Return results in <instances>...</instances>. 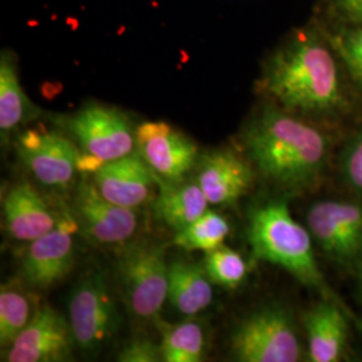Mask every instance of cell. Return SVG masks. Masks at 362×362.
Returning <instances> with one entry per match:
<instances>
[{"label": "cell", "instance_id": "cell-7", "mask_svg": "<svg viewBox=\"0 0 362 362\" xmlns=\"http://www.w3.org/2000/svg\"><path fill=\"white\" fill-rule=\"evenodd\" d=\"M66 129L82 148V153L104 163L132 155L137 148L136 130L116 107L89 104L67 117Z\"/></svg>", "mask_w": 362, "mask_h": 362}, {"label": "cell", "instance_id": "cell-23", "mask_svg": "<svg viewBox=\"0 0 362 362\" xmlns=\"http://www.w3.org/2000/svg\"><path fill=\"white\" fill-rule=\"evenodd\" d=\"M230 233L227 220L215 211H206L199 219L175 235V245L185 251L209 252L223 246Z\"/></svg>", "mask_w": 362, "mask_h": 362}, {"label": "cell", "instance_id": "cell-13", "mask_svg": "<svg viewBox=\"0 0 362 362\" xmlns=\"http://www.w3.org/2000/svg\"><path fill=\"white\" fill-rule=\"evenodd\" d=\"M137 151L157 179L179 181L194 168L197 146L163 121H145L136 128Z\"/></svg>", "mask_w": 362, "mask_h": 362}, {"label": "cell", "instance_id": "cell-10", "mask_svg": "<svg viewBox=\"0 0 362 362\" xmlns=\"http://www.w3.org/2000/svg\"><path fill=\"white\" fill-rule=\"evenodd\" d=\"M16 151L31 173L45 185L62 188L78 172L79 149L58 132L27 129L16 140Z\"/></svg>", "mask_w": 362, "mask_h": 362}, {"label": "cell", "instance_id": "cell-22", "mask_svg": "<svg viewBox=\"0 0 362 362\" xmlns=\"http://www.w3.org/2000/svg\"><path fill=\"white\" fill-rule=\"evenodd\" d=\"M160 349L163 361H202L206 350L203 327L194 321L164 327Z\"/></svg>", "mask_w": 362, "mask_h": 362}, {"label": "cell", "instance_id": "cell-17", "mask_svg": "<svg viewBox=\"0 0 362 362\" xmlns=\"http://www.w3.org/2000/svg\"><path fill=\"white\" fill-rule=\"evenodd\" d=\"M348 308L336 300L325 299L303 317L308 332L309 356L313 362H337L348 345Z\"/></svg>", "mask_w": 362, "mask_h": 362}, {"label": "cell", "instance_id": "cell-4", "mask_svg": "<svg viewBox=\"0 0 362 362\" xmlns=\"http://www.w3.org/2000/svg\"><path fill=\"white\" fill-rule=\"evenodd\" d=\"M231 349L238 361L296 362L302 348L288 313L267 306L252 313L235 329Z\"/></svg>", "mask_w": 362, "mask_h": 362}, {"label": "cell", "instance_id": "cell-15", "mask_svg": "<svg viewBox=\"0 0 362 362\" xmlns=\"http://www.w3.org/2000/svg\"><path fill=\"white\" fill-rule=\"evenodd\" d=\"M94 185L109 202L122 207L136 208L144 204L157 184L153 170L140 153L106 163L93 175Z\"/></svg>", "mask_w": 362, "mask_h": 362}, {"label": "cell", "instance_id": "cell-16", "mask_svg": "<svg viewBox=\"0 0 362 362\" xmlns=\"http://www.w3.org/2000/svg\"><path fill=\"white\" fill-rule=\"evenodd\" d=\"M3 212L7 231L21 242H33L50 233L61 218L27 181L15 184L7 192Z\"/></svg>", "mask_w": 362, "mask_h": 362}, {"label": "cell", "instance_id": "cell-12", "mask_svg": "<svg viewBox=\"0 0 362 362\" xmlns=\"http://www.w3.org/2000/svg\"><path fill=\"white\" fill-rule=\"evenodd\" d=\"M74 216L86 238L101 246L122 245L139 228V215L134 208L109 202L94 182H82L78 187Z\"/></svg>", "mask_w": 362, "mask_h": 362}, {"label": "cell", "instance_id": "cell-5", "mask_svg": "<svg viewBox=\"0 0 362 362\" xmlns=\"http://www.w3.org/2000/svg\"><path fill=\"white\" fill-rule=\"evenodd\" d=\"M117 272L130 311L140 318L157 315L168 299L169 264L164 247L132 245L118 259Z\"/></svg>", "mask_w": 362, "mask_h": 362}, {"label": "cell", "instance_id": "cell-6", "mask_svg": "<svg viewBox=\"0 0 362 362\" xmlns=\"http://www.w3.org/2000/svg\"><path fill=\"white\" fill-rule=\"evenodd\" d=\"M313 240L327 258L348 269L362 262V204L348 200H320L306 215Z\"/></svg>", "mask_w": 362, "mask_h": 362}, {"label": "cell", "instance_id": "cell-27", "mask_svg": "<svg viewBox=\"0 0 362 362\" xmlns=\"http://www.w3.org/2000/svg\"><path fill=\"white\" fill-rule=\"evenodd\" d=\"M161 349L149 339H136L128 344L118 354L121 362L161 361Z\"/></svg>", "mask_w": 362, "mask_h": 362}, {"label": "cell", "instance_id": "cell-8", "mask_svg": "<svg viewBox=\"0 0 362 362\" xmlns=\"http://www.w3.org/2000/svg\"><path fill=\"white\" fill-rule=\"evenodd\" d=\"M69 313L78 348L98 349L113 337L118 327V313L103 272H89L78 282L70 298Z\"/></svg>", "mask_w": 362, "mask_h": 362}, {"label": "cell", "instance_id": "cell-29", "mask_svg": "<svg viewBox=\"0 0 362 362\" xmlns=\"http://www.w3.org/2000/svg\"><path fill=\"white\" fill-rule=\"evenodd\" d=\"M357 272H358V293H360V298H361L362 302V262L361 264L358 266Z\"/></svg>", "mask_w": 362, "mask_h": 362}, {"label": "cell", "instance_id": "cell-19", "mask_svg": "<svg viewBox=\"0 0 362 362\" xmlns=\"http://www.w3.org/2000/svg\"><path fill=\"white\" fill-rule=\"evenodd\" d=\"M207 272L187 262L169 264L168 300L176 310L192 317L207 309L214 299V290Z\"/></svg>", "mask_w": 362, "mask_h": 362}, {"label": "cell", "instance_id": "cell-30", "mask_svg": "<svg viewBox=\"0 0 362 362\" xmlns=\"http://www.w3.org/2000/svg\"><path fill=\"white\" fill-rule=\"evenodd\" d=\"M350 18H353V19H356V21H362V7L361 8H358L356 13H353Z\"/></svg>", "mask_w": 362, "mask_h": 362}, {"label": "cell", "instance_id": "cell-28", "mask_svg": "<svg viewBox=\"0 0 362 362\" xmlns=\"http://www.w3.org/2000/svg\"><path fill=\"white\" fill-rule=\"evenodd\" d=\"M337 4L341 11L351 16L358 8H361L362 0H337Z\"/></svg>", "mask_w": 362, "mask_h": 362}, {"label": "cell", "instance_id": "cell-25", "mask_svg": "<svg viewBox=\"0 0 362 362\" xmlns=\"http://www.w3.org/2000/svg\"><path fill=\"white\" fill-rule=\"evenodd\" d=\"M333 46L348 67L350 76L362 88V28L337 35Z\"/></svg>", "mask_w": 362, "mask_h": 362}, {"label": "cell", "instance_id": "cell-11", "mask_svg": "<svg viewBox=\"0 0 362 362\" xmlns=\"http://www.w3.org/2000/svg\"><path fill=\"white\" fill-rule=\"evenodd\" d=\"M76 345L71 325L52 306L35 311L23 332L7 348L6 361H67Z\"/></svg>", "mask_w": 362, "mask_h": 362}, {"label": "cell", "instance_id": "cell-24", "mask_svg": "<svg viewBox=\"0 0 362 362\" xmlns=\"http://www.w3.org/2000/svg\"><path fill=\"white\" fill-rule=\"evenodd\" d=\"M204 270L212 284L226 288H236L245 282L248 267L239 252L221 246L207 252Z\"/></svg>", "mask_w": 362, "mask_h": 362}, {"label": "cell", "instance_id": "cell-3", "mask_svg": "<svg viewBox=\"0 0 362 362\" xmlns=\"http://www.w3.org/2000/svg\"><path fill=\"white\" fill-rule=\"evenodd\" d=\"M248 240L255 258L282 267L325 299L345 306L318 267L311 233L294 220L284 200H270L251 211Z\"/></svg>", "mask_w": 362, "mask_h": 362}, {"label": "cell", "instance_id": "cell-18", "mask_svg": "<svg viewBox=\"0 0 362 362\" xmlns=\"http://www.w3.org/2000/svg\"><path fill=\"white\" fill-rule=\"evenodd\" d=\"M158 194L153 202L155 218L179 233L208 209V200L197 181L157 179Z\"/></svg>", "mask_w": 362, "mask_h": 362}, {"label": "cell", "instance_id": "cell-26", "mask_svg": "<svg viewBox=\"0 0 362 362\" xmlns=\"http://www.w3.org/2000/svg\"><path fill=\"white\" fill-rule=\"evenodd\" d=\"M339 169L350 188L362 194V130L344 146L339 158Z\"/></svg>", "mask_w": 362, "mask_h": 362}, {"label": "cell", "instance_id": "cell-14", "mask_svg": "<svg viewBox=\"0 0 362 362\" xmlns=\"http://www.w3.org/2000/svg\"><path fill=\"white\" fill-rule=\"evenodd\" d=\"M196 181L212 206H233L248 194L254 182V169L231 149H220L204 156Z\"/></svg>", "mask_w": 362, "mask_h": 362}, {"label": "cell", "instance_id": "cell-1", "mask_svg": "<svg viewBox=\"0 0 362 362\" xmlns=\"http://www.w3.org/2000/svg\"><path fill=\"white\" fill-rule=\"evenodd\" d=\"M243 141L259 173L290 194L315 188L333 155L326 132L278 107L260 112L248 124Z\"/></svg>", "mask_w": 362, "mask_h": 362}, {"label": "cell", "instance_id": "cell-21", "mask_svg": "<svg viewBox=\"0 0 362 362\" xmlns=\"http://www.w3.org/2000/svg\"><path fill=\"white\" fill-rule=\"evenodd\" d=\"M38 310V309H37ZM33 299L21 284H7L0 290V344L8 348L26 327L35 311Z\"/></svg>", "mask_w": 362, "mask_h": 362}, {"label": "cell", "instance_id": "cell-20", "mask_svg": "<svg viewBox=\"0 0 362 362\" xmlns=\"http://www.w3.org/2000/svg\"><path fill=\"white\" fill-rule=\"evenodd\" d=\"M37 109L22 88L18 66L13 54L1 52L0 57V130L8 136L33 116Z\"/></svg>", "mask_w": 362, "mask_h": 362}, {"label": "cell", "instance_id": "cell-9", "mask_svg": "<svg viewBox=\"0 0 362 362\" xmlns=\"http://www.w3.org/2000/svg\"><path fill=\"white\" fill-rule=\"evenodd\" d=\"M79 230L76 216L64 212L52 231L30 242L22 260V275L27 285L49 288L65 279L74 263V235Z\"/></svg>", "mask_w": 362, "mask_h": 362}, {"label": "cell", "instance_id": "cell-2", "mask_svg": "<svg viewBox=\"0 0 362 362\" xmlns=\"http://www.w3.org/2000/svg\"><path fill=\"white\" fill-rule=\"evenodd\" d=\"M260 88L290 113L332 118L349 109L334 54L311 33H299L275 52Z\"/></svg>", "mask_w": 362, "mask_h": 362}]
</instances>
